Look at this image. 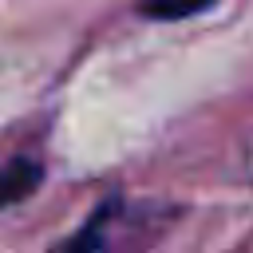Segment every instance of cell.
<instances>
[{"instance_id": "7a4b0ae2", "label": "cell", "mask_w": 253, "mask_h": 253, "mask_svg": "<svg viewBox=\"0 0 253 253\" xmlns=\"http://www.w3.org/2000/svg\"><path fill=\"white\" fill-rule=\"evenodd\" d=\"M213 0H142V12L154 20H182L194 12H206Z\"/></svg>"}, {"instance_id": "6da1fadb", "label": "cell", "mask_w": 253, "mask_h": 253, "mask_svg": "<svg viewBox=\"0 0 253 253\" xmlns=\"http://www.w3.org/2000/svg\"><path fill=\"white\" fill-rule=\"evenodd\" d=\"M40 178H43V170H40L36 162H28V158L4 162V166H0V206H12V202H20V198H28V194L40 186Z\"/></svg>"}]
</instances>
